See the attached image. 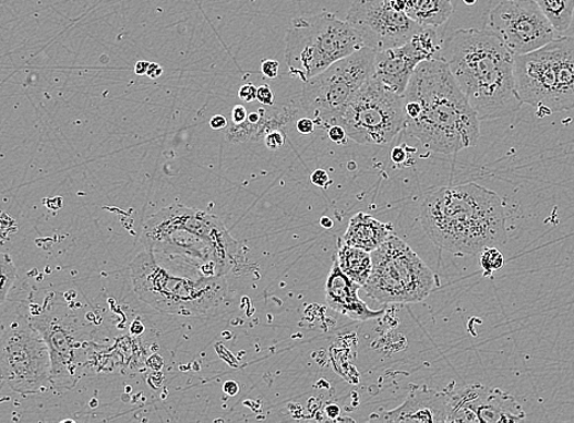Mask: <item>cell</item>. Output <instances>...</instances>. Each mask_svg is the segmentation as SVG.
<instances>
[{
	"label": "cell",
	"instance_id": "obj_1",
	"mask_svg": "<svg viewBox=\"0 0 574 423\" xmlns=\"http://www.w3.org/2000/svg\"><path fill=\"white\" fill-rule=\"evenodd\" d=\"M405 129L433 153L477 146L480 120L442 58L420 63L403 95Z\"/></svg>",
	"mask_w": 574,
	"mask_h": 423
},
{
	"label": "cell",
	"instance_id": "obj_2",
	"mask_svg": "<svg viewBox=\"0 0 574 423\" xmlns=\"http://www.w3.org/2000/svg\"><path fill=\"white\" fill-rule=\"evenodd\" d=\"M420 221L430 241L458 256L479 255L506 240L504 202L475 182L429 191Z\"/></svg>",
	"mask_w": 574,
	"mask_h": 423
},
{
	"label": "cell",
	"instance_id": "obj_3",
	"mask_svg": "<svg viewBox=\"0 0 574 423\" xmlns=\"http://www.w3.org/2000/svg\"><path fill=\"white\" fill-rule=\"evenodd\" d=\"M440 58L480 121L514 116L523 106L515 86V56L490 31L456 29Z\"/></svg>",
	"mask_w": 574,
	"mask_h": 423
},
{
	"label": "cell",
	"instance_id": "obj_4",
	"mask_svg": "<svg viewBox=\"0 0 574 423\" xmlns=\"http://www.w3.org/2000/svg\"><path fill=\"white\" fill-rule=\"evenodd\" d=\"M141 242L146 251L179 257L206 277L227 276L240 250L217 216L181 204L151 215Z\"/></svg>",
	"mask_w": 574,
	"mask_h": 423
},
{
	"label": "cell",
	"instance_id": "obj_5",
	"mask_svg": "<svg viewBox=\"0 0 574 423\" xmlns=\"http://www.w3.org/2000/svg\"><path fill=\"white\" fill-rule=\"evenodd\" d=\"M130 275L141 301L164 314L207 317L217 315L229 301L225 276H203L176 256L145 250L131 262Z\"/></svg>",
	"mask_w": 574,
	"mask_h": 423
},
{
	"label": "cell",
	"instance_id": "obj_6",
	"mask_svg": "<svg viewBox=\"0 0 574 423\" xmlns=\"http://www.w3.org/2000/svg\"><path fill=\"white\" fill-rule=\"evenodd\" d=\"M516 93L540 118L574 109V36L515 57Z\"/></svg>",
	"mask_w": 574,
	"mask_h": 423
},
{
	"label": "cell",
	"instance_id": "obj_7",
	"mask_svg": "<svg viewBox=\"0 0 574 423\" xmlns=\"http://www.w3.org/2000/svg\"><path fill=\"white\" fill-rule=\"evenodd\" d=\"M356 29L331 13L292 20L286 36L285 60L291 77L307 82L363 48Z\"/></svg>",
	"mask_w": 574,
	"mask_h": 423
},
{
	"label": "cell",
	"instance_id": "obj_8",
	"mask_svg": "<svg viewBox=\"0 0 574 423\" xmlns=\"http://www.w3.org/2000/svg\"><path fill=\"white\" fill-rule=\"evenodd\" d=\"M372 254V273L363 286L381 304L426 301L439 286L438 276L405 241L394 233Z\"/></svg>",
	"mask_w": 574,
	"mask_h": 423
},
{
	"label": "cell",
	"instance_id": "obj_9",
	"mask_svg": "<svg viewBox=\"0 0 574 423\" xmlns=\"http://www.w3.org/2000/svg\"><path fill=\"white\" fill-rule=\"evenodd\" d=\"M334 125L357 143L385 146L405 129L404 98L373 76L348 99Z\"/></svg>",
	"mask_w": 574,
	"mask_h": 423
},
{
	"label": "cell",
	"instance_id": "obj_10",
	"mask_svg": "<svg viewBox=\"0 0 574 423\" xmlns=\"http://www.w3.org/2000/svg\"><path fill=\"white\" fill-rule=\"evenodd\" d=\"M375 55L374 50L363 47L304 82L300 110L313 119L318 128L333 126L348 99L374 76Z\"/></svg>",
	"mask_w": 574,
	"mask_h": 423
},
{
	"label": "cell",
	"instance_id": "obj_11",
	"mask_svg": "<svg viewBox=\"0 0 574 423\" xmlns=\"http://www.w3.org/2000/svg\"><path fill=\"white\" fill-rule=\"evenodd\" d=\"M52 364L43 335L22 318L0 336V379L22 396L43 395L52 388Z\"/></svg>",
	"mask_w": 574,
	"mask_h": 423
},
{
	"label": "cell",
	"instance_id": "obj_12",
	"mask_svg": "<svg viewBox=\"0 0 574 423\" xmlns=\"http://www.w3.org/2000/svg\"><path fill=\"white\" fill-rule=\"evenodd\" d=\"M489 28L515 57L528 55L557 38V31L536 0H505L491 10Z\"/></svg>",
	"mask_w": 574,
	"mask_h": 423
},
{
	"label": "cell",
	"instance_id": "obj_13",
	"mask_svg": "<svg viewBox=\"0 0 574 423\" xmlns=\"http://www.w3.org/2000/svg\"><path fill=\"white\" fill-rule=\"evenodd\" d=\"M345 20L375 53L405 45L422 28L386 0H355Z\"/></svg>",
	"mask_w": 574,
	"mask_h": 423
},
{
	"label": "cell",
	"instance_id": "obj_14",
	"mask_svg": "<svg viewBox=\"0 0 574 423\" xmlns=\"http://www.w3.org/2000/svg\"><path fill=\"white\" fill-rule=\"evenodd\" d=\"M518 400L499 388L480 384L451 389L447 422L505 423L526 420Z\"/></svg>",
	"mask_w": 574,
	"mask_h": 423
},
{
	"label": "cell",
	"instance_id": "obj_15",
	"mask_svg": "<svg viewBox=\"0 0 574 423\" xmlns=\"http://www.w3.org/2000/svg\"><path fill=\"white\" fill-rule=\"evenodd\" d=\"M443 43L433 27H422L403 46L378 51L374 77L403 96L409 80L420 63L440 58Z\"/></svg>",
	"mask_w": 574,
	"mask_h": 423
},
{
	"label": "cell",
	"instance_id": "obj_16",
	"mask_svg": "<svg viewBox=\"0 0 574 423\" xmlns=\"http://www.w3.org/2000/svg\"><path fill=\"white\" fill-rule=\"evenodd\" d=\"M31 323L44 336L52 364V386L64 391L74 388L80 379L81 345L73 328L57 316L38 315Z\"/></svg>",
	"mask_w": 574,
	"mask_h": 423
},
{
	"label": "cell",
	"instance_id": "obj_17",
	"mask_svg": "<svg viewBox=\"0 0 574 423\" xmlns=\"http://www.w3.org/2000/svg\"><path fill=\"white\" fill-rule=\"evenodd\" d=\"M454 385L455 382H451L444 390L412 386L403 406L384 412L382 420L385 422L445 423L449 416L451 389Z\"/></svg>",
	"mask_w": 574,
	"mask_h": 423
},
{
	"label": "cell",
	"instance_id": "obj_18",
	"mask_svg": "<svg viewBox=\"0 0 574 423\" xmlns=\"http://www.w3.org/2000/svg\"><path fill=\"white\" fill-rule=\"evenodd\" d=\"M362 286L356 283L350 277L346 276L339 265L334 259L330 276L325 283L326 303L334 312L339 313L355 322H368L381 317L385 311H372L362 301L358 291Z\"/></svg>",
	"mask_w": 574,
	"mask_h": 423
},
{
	"label": "cell",
	"instance_id": "obj_19",
	"mask_svg": "<svg viewBox=\"0 0 574 423\" xmlns=\"http://www.w3.org/2000/svg\"><path fill=\"white\" fill-rule=\"evenodd\" d=\"M300 108L285 107L279 112L268 113L261 108L258 111L249 113L248 119L239 125L229 123L223 132L228 142L234 144L246 142H259L264 140L265 134L273 130H283L287 123L296 121L299 117Z\"/></svg>",
	"mask_w": 574,
	"mask_h": 423
},
{
	"label": "cell",
	"instance_id": "obj_20",
	"mask_svg": "<svg viewBox=\"0 0 574 423\" xmlns=\"http://www.w3.org/2000/svg\"><path fill=\"white\" fill-rule=\"evenodd\" d=\"M393 231L392 223H384L371 215L358 213L348 223L343 241L347 245L372 253L393 234Z\"/></svg>",
	"mask_w": 574,
	"mask_h": 423
},
{
	"label": "cell",
	"instance_id": "obj_21",
	"mask_svg": "<svg viewBox=\"0 0 574 423\" xmlns=\"http://www.w3.org/2000/svg\"><path fill=\"white\" fill-rule=\"evenodd\" d=\"M454 13L451 0H407L405 14L422 27L443 26Z\"/></svg>",
	"mask_w": 574,
	"mask_h": 423
},
{
	"label": "cell",
	"instance_id": "obj_22",
	"mask_svg": "<svg viewBox=\"0 0 574 423\" xmlns=\"http://www.w3.org/2000/svg\"><path fill=\"white\" fill-rule=\"evenodd\" d=\"M335 261L346 276L362 287L372 273V254L347 245L343 239L337 241Z\"/></svg>",
	"mask_w": 574,
	"mask_h": 423
},
{
	"label": "cell",
	"instance_id": "obj_23",
	"mask_svg": "<svg viewBox=\"0 0 574 423\" xmlns=\"http://www.w3.org/2000/svg\"><path fill=\"white\" fill-rule=\"evenodd\" d=\"M557 33H566L574 16V0H536Z\"/></svg>",
	"mask_w": 574,
	"mask_h": 423
},
{
	"label": "cell",
	"instance_id": "obj_24",
	"mask_svg": "<svg viewBox=\"0 0 574 423\" xmlns=\"http://www.w3.org/2000/svg\"><path fill=\"white\" fill-rule=\"evenodd\" d=\"M16 280V267L8 254L0 253V305L5 302Z\"/></svg>",
	"mask_w": 574,
	"mask_h": 423
},
{
	"label": "cell",
	"instance_id": "obj_25",
	"mask_svg": "<svg viewBox=\"0 0 574 423\" xmlns=\"http://www.w3.org/2000/svg\"><path fill=\"white\" fill-rule=\"evenodd\" d=\"M479 264L485 277H491L505 265V256L498 250V246L486 247L479 253Z\"/></svg>",
	"mask_w": 574,
	"mask_h": 423
},
{
	"label": "cell",
	"instance_id": "obj_26",
	"mask_svg": "<svg viewBox=\"0 0 574 423\" xmlns=\"http://www.w3.org/2000/svg\"><path fill=\"white\" fill-rule=\"evenodd\" d=\"M285 143V134L283 130H273L265 134L264 144L270 150H279Z\"/></svg>",
	"mask_w": 574,
	"mask_h": 423
},
{
	"label": "cell",
	"instance_id": "obj_27",
	"mask_svg": "<svg viewBox=\"0 0 574 423\" xmlns=\"http://www.w3.org/2000/svg\"><path fill=\"white\" fill-rule=\"evenodd\" d=\"M261 69L266 78H276L279 75L280 63L273 59H264Z\"/></svg>",
	"mask_w": 574,
	"mask_h": 423
},
{
	"label": "cell",
	"instance_id": "obj_28",
	"mask_svg": "<svg viewBox=\"0 0 574 423\" xmlns=\"http://www.w3.org/2000/svg\"><path fill=\"white\" fill-rule=\"evenodd\" d=\"M258 100L262 106L273 107L274 106V93L268 85H264L258 88Z\"/></svg>",
	"mask_w": 574,
	"mask_h": 423
},
{
	"label": "cell",
	"instance_id": "obj_29",
	"mask_svg": "<svg viewBox=\"0 0 574 423\" xmlns=\"http://www.w3.org/2000/svg\"><path fill=\"white\" fill-rule=\"evenodd\" d=\"M315 122L309 117L301 118L296 120L297 132L303 134V136H309L315 131Z\"/></svg>",
	"mask_w": 574,
	"mask_h": 423
},
{
	"label": "cell",
	"instance_id": "obj_30",
	"mask_svg": "<svg viewBox=\"0 0 574 423\" xmlns=\"http://www.w3.org/2000/svg\"><path fill=\"white\" fill-rule=\"evenodd\" d=\"M327 131V136L336 144L347 143V133L340 125H333Z\"/></svg>",
	"mask_w": 574,
	"mask_h": 423
},
{
	"label": "cell",
	"instance_id": "obj_31",
	"mask_svg": "<svg viewBox=\"0 0 574 423\" xmlns=\"http://www.w3.org/2000/svg\"><path fill=\"white\" fill-rule=\"evenodd\" d=\"M239 98L246 102L258 100V87L252 84L243 85L239 89Z\"/></svg>",
	"mask_w": 574,
	"mask_h": 423
},
{
	"label": "cell",
	"instance_id": "obj_32",
	"mask_svg": "<svg viewBox=\"0 0 574 423\" xmlns=\"http://www.w3.org/2000/svg\"><path fill=\"white\" fill-rule=\"evenodd\" d=\"M311 180L315 185H318V188H326V185L331 182L330 174H327L322 169L315 170L312 173Z\"/></svg>",
	"mask_w": 574,
	"mask_h": 423
},
{
	"label": "cell",
	"instance_id": "obj_33",
	"mask_svg": "<svg viewBox=\"0 0 574 423\" xmlns=\"http://www.w3.org/2000/svg\"><path fill=\"white\" fill-rule=\"evenodd\" d=\"M248 117L249 111L243 106H236L231 111V122L236 123V125L246 121Z\"/></svg>",
	"mask_w": 574,
	"mask_h": 423
},
{
	"label": "cell",
	"instance_id": "obj_34",
	"mask_svg": "<svg viewBox=\"0 0 574 423\" xmlns=\"http://www.w3.org/2000/svg\"><path fill=\"white\" fill-rule=\"evenodd\" d=\"M228 125V119L223 116H215L210 120V126L214 131H224Z\"/></svg>",
	"mask_w": 574,
	"mask_h": 423
},
{
	"label": "cell",
	"instance_id": "obj_35",
	"mask_svg": "<svg viewBox=\"0 0 574 423\" xmlns=\"http://www.w3.org/2000/svg\"><path fill=\"white\" fill-rule=\"evenodd\" d=\"M223 390H224V394L225 395H228L230 397H234L236 395L239 394L240 391V387L238 384H236V382L234 380H228V382H225V385L223 387Z\"/></svg>",
	"mask_w": 574,
	"mask_h": 423
},
{
	"label": "cell",
	"instance_id": "obj_36",
	"mask_svg": "<svg viewBox=\"0 0 574 423\" xmlns=\"http://www.w3.org/2000/svg\"><path fill=\"white\" fill-rule=\"evenodd\" d=\"M392 159L396 164H404L407 159V153L404 148L397 147L392 152Z\"/></svg>",
	"mask_w": 574,
	"mask_h": 423
},
{
	"label": "cell",
	"instance_id": "obj_37",
	"mask_svg": "<svg viewBox=\"0 0 574 423\" xmlns=\"http://www.w3.org/2000/svg\"><path fill=\"white\" fill-rule=\"evenodd\" d=\"M163 74V69L156 63H150L147 76L151 78H158Z\"/></svg>",
	"mask_w": 574,
	"mask_h": 423
},
{
	"label": "cell",
	"instance_id": "obj_38",
	"mask_svg": "<svg viewBox=\"0 0 574 423\" xmlns=\"http://www.w3.org/2000/svg\"><path fill=\"white\" fill-rule=\"evenodd\" d=\"M326 415L330 416V419L335 420L337 416L340 415V408L337 406H327L325 408Z\"/></svg>",
	"mask_w": 574,
	"mask_h": 423
},
{
	"label": "cell",
	"instance_id": "obj_39",
	"mask_svg": "<svg viewBox=\"0 0 574 423\" xmlns=\"http://www.w3.org/2000/svg\"><path fill=\"white\" fill-rule=\"evenodd\" d=\"M150 63L147 61H140L135 67V72L137 75H147Z\"/></svg>",
	"mask_w": 574,
	"mask_h": 423
},
{
	"label": "cell",
	"instance_id": "obj_40",
	"mask_svg": "<svg viewBox=\"0 0 574 423\" xmlns=\"http://www.w3.org/2000/svg\"><path fill=\"white\" fill-rule=\"evenodd\" d=\"M321 225L324 227V229L331 230L333 229L334 222L331 218H326V216H324V218L321 220Z\"/></svg>",
	"mask_w": 574,
	"mask_h": 423
},
{
	"label": "cell",
	"instance_id": "obj_41",
	"mask_svg": "<svg viewBox=\"0 0 574 423\" xmlns=\"http://www.w3.org/2000/svg\"><path fill=\"white\" fill-rule=\"evenodd\" d=\"M464 2L468 5H474L477 2V0H464Z\"/></svg>",
	"mask_w": 574,
	"mask_h": 423
}]
</instances>
